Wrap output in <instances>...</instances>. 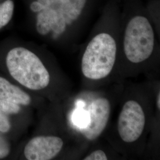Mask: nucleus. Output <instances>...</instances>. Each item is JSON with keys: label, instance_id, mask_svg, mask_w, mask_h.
<instances>
[{"label": "nucleus", "instance_id": "nucleus-1", "mask_svg": "<svg viewBox=\"0 0 160 160\" xmlns=\"http://www.w3.org/2000/svg\"><path fill=\"white\" fill-rule=\"evenodd\" d=\"M6 65L12 77L29 89L40 90L49 84L48 71L40 58L28 49H12L7 55Z\"/></svg>", "mask_w": 160, "mask_h": 160}, {"label": "nucleus", "instance_id": "nucleus-2", "mask_svg": "<svg viewBox=\"0 0 160 160\" xmlns=\"http://www.w3.org/2000/svg\"><path fill=\"white\" fill-rule=\"evenodd\" d=\"M117 47L113 38L106 33L89 42L81 61V71L87 78L101 80L108 77L114 67Z\"/></svg>", "mask_w": 160, "mask_h": 160}, {"label": "nucleus", "instance_id": "nucleus-3", "mask_svg": "<svg viewBox=\"0 0 160 160\" xmlns=\"http://www.w3.org/2000/svg\"><path fill=\"white\" fill-rule=\"evenodd\" d=\"M154 33L146 17L132 18L126 26L123 39V50L127 59L132 63L148 59L154 50Z\"/></svg>", "mask_w": 160, "mask_h": 160}, {"label": "nucleus", "instance_id": "nucleus-4", "mask_svg": "<svg viewBox=\"0 0 160 160\" xmlns=\"http://www.w3.org/2000/svg\"><path fill=\"white\" fill-rule=\"evenodd\" d=\"M145 125V116L142 106L135 100L123 106L118 122V131L123 141L132 143L141 136Z\"/></svg>", "mask_w": 160, "mask_h": 160}, {"label": "nucleus", "instance_id": "nucleus-5", "mask_svg": "<svg viewBox=\"0 0 160 160\" xmlns=\"http://www.w3.org/2000/svg\"><path fill=\"white\" fill-rule=\"evenodd\" d=\"M63 142L56 136H38L26 145L24 154L27 160H49L57 155L63 148Z\"/></svg>", "mask_w": 160, "mask_h": 160}, {"label": "nucleus", "instance_id": "nucleus-6", "mask_svg": "<svg viewBox=\"0 0 160 160\" xmlns=\"http://www.w3.org/2000/svg\"><path fill=\"white\" fill-rule=\"evenodd\" d=\"M110 110V103L106 98H98L92 102L89 109L90 122L81 130L87 139L94 141L102 135L109 122Z\"/></svg>", "mask_w": 160, "mask_h": 160}, {"label": "nucleus", "instance_id": "nucleus-7", "mask_svg": "<svg viewBox=\"0 0 160 160\" xmlns=\"http://www.w3.org/2000/svg\"><path fill=\"white\" fill-rule=\"evenodd\" d=\"M0 100L12 102L19 105L28 106L31 97L18 87L14 86L6 78L0 77Z\"/></svg>", "mask_w": 160, "mask_h": 160}, {"label": "nucleus", "instance_id": "nucleus-8", "mask_svg": "<svg viewBox=\"0 0 160 160\" xmlns=\"http://www.w3.org/2000/svg\"><path fill=\"white\" fill-rule=\"evenodd\" d=\"M19 104L0 100V132L7 133L11 129L9 115L17 114L20 111Z\"/></svg>", "mask_w": 160, "mask_h": 160}, {"label": "nucleus", "instance_id": "nucleus-9", "mask_svg": "<svg viewBox=\"0 0 160 160\" xmlns=\"http://www.w3.org/2000/svg\"><path fill=\"white\" fill-rule=\"evenodd\" d=\"M14 10V4L12 0H6L0 3V29L10 22Z\"/></svg>", "mask_w": 160, "mask_h": 160}, {"label": "nucleus", "instance_id": "nucleus-10", "mask_svg": "<svg viewBox=\"0 0 160 160\" xmlns=\"http://www.w3.org/2000/svg\"><path fill=\"white\" fill-rule=\"evenodd\" d=\"M0 132V159L7 157L10 152V145L6 137Z\"/></svg>", "mask_w": 160, "mask_h": 160}, {"label": "nucleus", "instance_id": "nucleus-11", "mask_svg": "<svg viewBox=\"0 0 160 160\" xmlns=\"http://www.w3.org/2000/svg\"><path fill=\"white\" fill-rule=\"evenodd\" d=\"M108 159L106 153L102 150H96L87 156L83 159L84 160H107Z\"/></svg>", "mask_w": 160, "mask_h": 160}, {"label": "nucleus", "instance_id": "nucleus-12", "mask_svg": "<svg viewBox=\"0 0 160 160\" xmlns=\"http://www.w3.org/2000/svg\"><path fill=\"white\" fill-rule=\"evenodd\" d=\"M72 2L73 7L82 10L86 5L87 0H70Z\"/></svg>", "mask_w": 160, "mask_h": 160}, {"label": "nucleus", "instance_id": "nucleus-13", "mask_svg": "<svg viewBox=\"0 0 160 160\" xmlns=\"http://www.w3.org/2000/svg\"><path fill=\"white\" fill-rule=\"evenodd\" d=\"M157 109L160 110V93L158 92L157 97Z\"/></svg>", "mask_w": 160, "mask_h": 160}]
</instances>
